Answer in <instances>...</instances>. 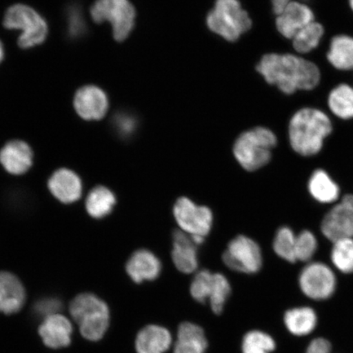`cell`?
Instances as JSON below:
<instances>
[{"mask_svg": "<svg viewBox=\"0 0 353 353\" xmlns=\"http://www.w3.org/2000/svg\"><path fill=\"white\" fill-rule=\"evenodd\" d=\"M3 25L7 29L21 30L19 43L22 48L38 46L47 37L46 21L33 8L23 4H16L8 8L4 17Z\"/></svg>", "mask_w": 353, "mask_h": 353, "instance_id": "6", "label": "cell"}, {"mask_svg": "<svg viewBox=\"0 0 353 353\" xmlns=\"http://www.w3.org/2000/svg\"><path fill=\"white\" fill-rule=\"evenodd\" d=\"M33 154L28 143L11 141L0 151V162L12 174H22L32 165Z\"/></svg>", "mask_w": 353, "mask_h": 353, "instance_id": "19", "label": "cell"}, {"mask_svg": "<svg viewBox=\"0 0 353 353\" xmlns=\"http://www.w3.org/2000/svg\"><path fill=\"white\" fill-rule=\"evenodd\" d=\"M327 107L335 117L343 121L353 119V86L347 83H339L327 96Z\"/></svg>", "mask_w": 353, "mask_h": 353, "instance_id": "24", "label": "cell"}, {"mask_svg": "<svg viewBox=\"0 0 353 353\" xmlns=\"http://www.w3.org/2000/svg\"><path fill=\"white\" fill-rule=\"evenodd\" d=\"M190 292L198 302L209 301L215 314H220L231 294V285L222 273H213L205 269L194 276Z\"/></svg>", "mask_w": 353, "mask_h": 353, "instance_id": "8", "label": "cell"}, {"mask_svg": "<svg viewBox=\"0 0 353 353\" xmlns=\"http://www.w3.org/2000/svg\"><path fill=\"white\" fill-rule=\"evenodd\" d=\"M197 246L188 234L180 229L174 232L172 260L179 272L189 274L196 270L199 264Z\"/></svg>", "mask_w": 353, "mask_h": 353, "instance_id": "15", "label": "cell"}, {"mask_svg": "<svg viewBox=\"0 0 353 353\" xmlns=\"http://www.w3.org/2000/svg\"><path fill=\"white\" fill-rule=\"evenodd\" d=\"M294 1H306V0H272L273 11L276 14H281L285 8L291 2Z\"/></svg>", "mask_w": 353, "mask_h": 353, "instance_id": "37", "label": "cell"}, {"mask_svg": "<svg viewBox=\"0 0 353 353\" xmlns=\"http://www.w3.org/2000/svg\"><path fill=\"white\" fill-rule=\"evenodd\" d=\"M212 32L228 41H236L251 28V20L238 0H217L207 17Z\"/></svg>", "mask_w": 353, "mask_h": 353, "instance_id": "5", "label": "cell"}, {"mask_svg": "<svg viewBox=\"0 0 353 353\" xmlns=\"http://www.w3.org/2000/svg\"><path fill=\"white\" fill-rule=\"evenodd\" d=\"M276 144L274 132L267 128H254L238 137L233 153L243 169L255 171L270 162L272 149Z\"/></svg>", "mask_w": 353, "mask_h": 353, "instance_id": "3", "label": "cell"}, {"mask_svg": "<svg viewBox=\"0 0 353 353\" xmlns=\"http://www.w3.org/2000/svg\"><path fill=\"white\" fill-rule=\"evenodd\" d=\"M326 59L339 72L353 70V37L347 34H335L331 38Z\"/></svg>", "mask_w": 353, "mask_h": 353, "instance_id": "21", "label": "cell"}, {"mask_svg": "<svg viewBox=\"0 0 353 353\" xmlns=\"http://www.w3.org/2000/svg\"><path fill=\"white\" fill-rule=\"evenodd\" d=\"M333 243L331 261L343 273H353V238H343Z\"/></svg>", "mask_w": 353, "mask_h": 353, "instance_id": "29", "label": "cell"}, {"mask_svg": "<svg viewBox=\"0 0 353 353\" xmlns=\"http://www.w3.org/2000/svg\"><path fill=\"white\" fill-rule=\"evenodd\" d=\"M348 6H350L351 11L353 12V0H348Z\"/></svg>", "mask_w": 353, "mask_h": 353, "instance_id": "39", "label": "cell"}, {"mask_svg": "<svg viewBox=\"0 0 353 353\" xmlns=\"http://www.w3.org/2000/svg\"><path fill=\"white\" fill-rule=\"evenodd\" d=\"M299 285L307 297L325 300L332 296L336 289V277L327 265L313 262L304 267L299 275Z\"/></svg>", "mask_w": 353, "mask_h": 353, "instance_id": "11", "label": "cell"}, {"mask_svg": "<svg viewBox=\"0 0 353 353\" xmlns=\"http://www.w3.org/2000/svg\"><path fill=\"white\" fill-rule=\"evenodd\" d=\"M332 132L333 122L324 110L303 108L295 112L290 121V143L300 156H315Z\"/></svg>", "mask_w": 353, "mask_h": 353, "instance_id": "2", "label": "cell"}, {"mask_svg": "<svg viewBox=\"0 0 353 353\" xmlns=\"http://www.w3.org/2000/svg\"><path fill=\"white\" fill-rule=\"evenodd\" d=\"M114 126L116 128L118 134L123 138H130L137 129L138 122L136 119L127 113L117 114L114 117Z\"/></svg>", "mask_w": 353, "mask_h": 353, "instance_id": "33", "label": "cell"}, {"mask_svg": "<svg viewBox=\"0 0 353 353\" xmlns=\"http://www.w3.org/2000/svg\"><path fill=\"white\" fill-rule=\"evenodd\" d=\"M172 343L170 331L159 325L145 326L136 339L138 353H165Z\"/></svg>", "mask_w": 353, "mask_h": 353, "instance_id": "22", "label": "cell"}, {"mask_svg": "<svg viewBox=\"0 0 353 353\" xmlns=\"http://www.w3.org/2000/svg\"><path fill=\"white\" fill-rule=\"evenodd\" d=\"M48 188L63 203L77 201L82 192L81 179L74 172L65 169L55 172L48 181Z\"/></svg>", "mask_w": 353, "mask_h": 353, "instance_id": "20", "label": "cell"}, {"mask_svg": "<svg viewBox=\"0 0 353 353\" xmlns=\"http://www.w3.org/2000/svg\"><path fill=\"white\" fill-rule=\"evenodd\" d=\"M295 244L296 235L289 227H282L276 233L273 241V250L280 258L287 262L294 263L297 262L295 255Z\"/></svg>", "mask_w": 353, "mask_h": 353, "instance_id": "30", "label": "cell"}, {"mask_svg": "<svg viewBox=\"0 0 353 353\" xmlns=\"http://www.w3.org/2000/svg\"><path fill=\"white\" fill-rule=\"evenodd\" d=\"M223 263L233 271L254 274L263 266V254L258 243L245 236L234 238L223 255Z\"/></svg>", "mask_w": 353, "mask_h": 353, "instance_id": "10", "label": "cell"}, {"mask_svg": "<svg viewBox=\"0 0 353 353\" xmlns=\"http://www.w3.org/2000/svg\"><path fill=\"white\" fill-rule=\"evenodd\" d=\"M116 198L109 189L105 187H97L88 196L86 209L92 217L101 219L110 213Z\"/></svg>", "mask_w": 353, "mask_h": 353, "instance_id": "28", "label": "cell"}, {"mask_svg": "<svg viewBox=\"0 0 353 353\" xmlns=\"http://www.w3.org/2000/svg\"><path fill=\"white\" fill-rule=\"evenodd\" d=\"M207 346L204 331L200 326L190 322L179 326L174 353H205Z\"/></svg>", "mask_w": 353, "mask_h": 353, "instance_id": "23", "label": "cell"}, {"mask_svg": "<svg viewBox=\"0 0 353 353\" xmlns=\"http://www.w3.org/2000/svg\"><path fill=\"white\" fill-rule=\"evenodd\" d=\"M173 213L181 231L203 239L209 235L214 214L208 207L199 205L191 199L183 196L176 201Z\"/></svg>", "mask_w": 353, "mask_h": 353, "instance_id": "9", "label": "cell"}, {"mask_svg": "<svg viewBox=\"0 0 353 353\" xmlns=\"http://www.w3.org/2000/svg\"><path fill=\"white\" fill-rule=\"evenodd\" d=\"M70 314L88 341H99L104 336L110 321L109 308L103 300L92 294H82L73 300Z\"/></svg>", "mask_w": 353, "mask_h": 353, "instance_id": "4", "label": "cell"}, {"mask_svg": "<svg viewBox=\"0 0 353 353\" xmlns=\"http://www.w3.org/2000/svg\"><path fill=\"white\" fill-rule=\"evenodd\" d=\"M68 26L69 33L72 37H79L85 33V23L79 8H70L68 12Z\"/></svg>", "mask_w": 353, "mask_h": 353, "instance_id": "35", "label": "cell"}, {"mask_svg": "<svg viewBox=\"0 0 353 353\" xmlns=\"http://www.w3.org/2000/svg\"><path fill=\"white\" fill-rule=\"evenodd\" d=\"M74 105L79 117L87 121H98L108 112V99L101 88L94 85L85 86L77 92Z\"/></svg>", "mask_w": 353, "mask_h": 353, "instance_id": "14", "label": "cell"}, {"mask_svg": "<svg viewBox=\"0 0 353 353\" xmlns=\"http://www.w3.org/2000/svg\"><path fill=\"white\" fill-rule=\"evenodd\" d=\"M26 291L16 276L7 272H0V312L4 314H14L23 307Z\"/></svg>", "mask_w": 353, "mask_h": 353, "instance_id": "18", "label": "cell"}, {"mask_svg": "<svg viewBox=\"0 0 353 353\" xmlns=\"http://www.w3.org/2000/svg\"><path fill=\"white\" fill-rule=\"evenodd\" d=\"M39 332L44 344L52 350L68 347L72 342V324L68 319L59 314L44 319Z\"/></svg>", "mask_w": 353, "mask_h": 353, "instance_id": "17", "label": "cell"}, {"mask_svg": "<svg viewBox=\"0 0 353 353\" xmlns=\"http://www.w3.org/2000/svg\"><path fill=\"white\" fill-rule=\"evenodd\" d=\"M61 307H63V304L59 299L46 298L39 300L34 304V312L38 317L46 319L48 316L57 314Z\"/></svg>", "mask_w": 353, "mask_h": 353, "instance_id": "34", "label": "cell"}, {"mask_svg": "<svg viewBox=\"0 0 353 353\" xmlns=\"http://www.w3.org/2000/svg\"><path fill=\"white\" fill-rule=\"evenodd\" d=\"M258 72L270 85L287 95L299 90L311 91L320 85L321 72L312 61L297 55H265L257 65Z\"/></svg>", "mask_w": 353, "mask_h": 353, "instance_id": "1", "label": "cell"}, {"mask_svg": "<svg viewBox=\"0 0 353 353\" xmlns=\"http://www.w3.org/2000/svg\"><path fill=\"white\" fill-rule=\"evenodd\" d=\"M321 228L323 235L332 242L353 238V195L344 196L328 212Z\"/></svg>", "mask_w": 353, "mask_h": 353, "instance_id": "12", "label": "cell"}, {"mask_svg": "<svg viewBox=\"0 0 353 353\" xmlns=\"http://www.w3.org/2000/svg\"><path fill=\"white\" fill-rule=\"evenodd\" d=\"M317 250L316 238L312 232L304 230L296 236L295 255L297 261L309 262Z\"/></svg>", "mask_w": 353, "mask_h": 353, "instance_id": "32", "label": "cell"}, {"mask_svg": "<svg viewBox=\"0 0 353 353\" xmlns=\"http://www.w3.org/2000/svg\"><path fill=\"white\" fill-rule=\"evenodd\" d=\"M285 324L291 334L304 336L316 328L317 317L312 308L296 307L287 311L284 317Z\"/></svg>", "mask_w": 353, "mask_h": 353, "instance_id": "26", "label": "cell"}, {"mask_svg": "<svg viewBox=\"0 0 353 353\" xmlns=\"http://www.w3.org/2000/svg\"><path fill=\"white\" fill-rule=\"evenodd\" d=\"M3 48L1 42H0V61H1L3 59Z\"/></svg>", "mask_w": 353, "mask_h": 353, "instance_id": "38", "label": "cell"}, {"mask_svg": "<svg viewBox=\"0 0 353 353\" xmlns=\"http://www.w3.org/2000/svg\"><path fill=\"white\" fill-rule=\"evenodd\" d=\"M275 348L276 343L273 339L262 331H250L243 339V353H272Z\"/></svg>", "mask_w": 353, "mask_h": 353, "instance_id": "31", "label": "cell"}, {"mask_svg": "<svg viewBox=\"0 0 353 353\" xmlns=\"http://www.w3.org/2000/svg\"><path fill=\"white\" fill-rule=\"evenodd\" d=\"M325 34L323 24L316 21L311 22L292 39L294 50L300 54H310L319 47Z\"/></svg>", "mask_w": 353, "mask_h": 353, "instance_id": "27", "label": "cell"}, {"mask_svg": "<svg viewBox=\"0 0 353 353\" xmlns=\"http://www.w3.org/2000/svg\"><path fill=\"white\" fill-rule=\"evenodd\" d=\"M308 191L316 201L330 204L339 197V188L323 170H317L312 174L308 182Z\"/></svg>", "mask_w": 353, "mask_h": 353, "instance_id": "25", "label": "cell"}, {"mask_svg": "<svg viewBox=\"0 0 353 353\" xmlns=\"http://www.w3.org/2000/svg\"><path fill=\"white\" fill-rule=\"evenodd\" d=\"M330 352L331 344L327 339L317 338L309 344L306 353H330Z\"/></svg>", "mask_w": 353, "mask_h": 353, "instance_id": "36", "label": "cell"}, {"mask_svg": "<svg viewBox=\"0 0 353 353\" xmlns=\"http://www.w3.org/2000/svg\"><path fill=\"white\" fill-rule=\"evenodd\" d=\"M161 269V260L148 250L136 251L126 265L128 274L138 284L156 280L160 276Z\"/></svg>", "mask_w": 353, "mask_h": 353, "instance_id": "16", "label": "cell"}, {"mask_svg": "<svg viewBox=\"0 0 353 353\" xmlns=\"http://www.w3.org/2000/svg\"><path fill=\"white\" fill-rule=\"evenodd\" d=\"M314 21L315 13L307 3L294 1L278 15L276 28L285 38L292 39L300 30Z\"/></svg>", "mask_w": 353, "mask_h": 353, "instance_id": "13", "label": "cell"}, {"mask_svg": "<svg viewBox=\"0 0 353 353\" xmlns=\"http://www.w3.org/2000/svg\"><path fill=\"white\" fill-rule=\"evenodd\" d=\"M91 16L97 23H112L114 39L123 41L134 28L136 12L129 0H98L91 8Z\"/></svg>", "mask_w": 353, "mask_h": 353, "instance_id": "7", "label": "cell"}]
</instances>
